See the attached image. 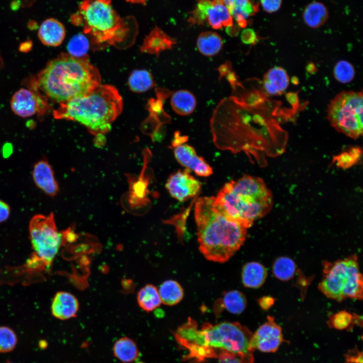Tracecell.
<instances>
[{
    "mask_svg": "<svg viewBox=\"0 0 363 363\" xmlns=\"http://www.w3.org/2000/svg\"><path fill=\"white\" fill-rule=\"evenodd\" d=\"M354 319V317L350 313L341 311L332 315L329 318V323L331 327L338 330H343L350 327Z\"/></svg>",
    "mask_w": 363,
    "mask_h": 363,
    "instance_id": "cell-34",
    "label": "cell"
},
{
    "mask_svg": "<svg viewBox=\"0 0 363 363\" xmlns=\"http://www.w3.org/2000/svg\"><path fill=\"white\" fill-rule=\"evenodd\" d=\"M187 137L175 134L172 142L174 155L177 161L186 169L193 171L200 176L207 177L213 173L211 167L202 157L198 156L194 148L184 144Z\"/></svg>",
    "mask_w": 363,
    "mask_h": 363,
    "instance_id": "cell-11",
    "label": "cell"
},
{
    "mask_svg": "<svg viewBox=\"0 0 363 363\" xmlns=\"http://www.w3.org/2000/svg\"><path fill=\"white\" fill-rule=\"evenodd\" d=\"M362 91H343L336 95L327 106V118L338 132L356 139L362 134Z\"/></svg>",
    "mask_w": 363,
    "mask_h": 363,
    "instance_id": "cell-9",
    "label": "cell"
},
{
    "mask_svg": "<svg viewBox=\"0 0 363 363\" xmlns=\"http://www.w3.org/2000/svg\"><path fill=\"white\" fill-rule=\"evenodd\" d=\"M158 290L162 304L166 306L175 305L184 297V289L179 283L175 280L164 281Z\"/></svg>",
    "mask_w": 363,
    "mask_h": 363,
    "instance_id": "cell-26",
    "label": "cell"
},
{
    "mask_svg": "<svg viewBox=\"0 0 363 363\" xmlns=\"http://www.w3.org/2000/svg\"><path fill=\"white\" fill-rule=\"evenodd\" d=\"M362 286L356 256L323 263V277L318 288L327 297L339 301L348 298L361 300Z\"/></svg>",
    "mask_w": 363,
    "mask_h": 363,
    "instance_id": "cell-7",
    "label": "cell"
},
{
    "mask_svg": "<svg viewBox=\"0 0 363 363\" xmlns=\"http://www.w3.org/2000/svg\"><path fill=\"white\" fill-rule=\"evenodd\" d=\"M221 1L241 28L246 27L248 18L254 15L258 11V5L254 0Z\"/></svg>",
    "mask_w": 363,
    "mask_h": 363,
    "instance_id": "cell-18",
    "label": "cell"
},
{
    "mask_svg": "<svg viewBox=\"0 0 363 363\" xmlns=\"http://www.w3.org/2000/svg\"><path fill=\"white\" fill-rule=\"evenodd\" d=\"M11 209L9 205L0 200V223L6 221L10 216Z\"/></svg>",
    "mask_w": 363,
    "mask_h": 363,
    "instance_id": "cell-37",
    "label": "cell"
},
{
    "mask_svg": "<svg viewBox=\"0 0 363 363\" xmlns=\"http://www.w3.org/2000/svg\"><path fill=\"white\" fill-rule=\"evenodd\" d=\"M114 355L123 362L135 360L139 356V351L135 342L127 337L118 339L113 347Z\"/></svg>",
    "mask_w": 363,
    "mask_h": 363,
    "instance_id": "cell-27",
    "label": "cell"
},
{
    "mask_svg": "<svg viewBox=\"0 0 363 363\" xmlns=\"http://www.w3.org/2000/svg\"><path fill=\"white\" fill-rule=\"evenodd\" d=\"M334 76L338 82L346 84L351 82L355 76L353 66L348 62L341 60L338 62L333 70Z\"/></svg>",
    "mask_w": 363,
    "mask_h": 363,
    "instance_id": "cell-32",
    "label": "cell"
},
{
    "mask_svg": "<svg viewBox=\"0 0 363 363\" xmlns=\"http://www.w3.org/2000/svg\"><path fill=\"white\" fill-rule=\"evenodd\" d=\"M170 105L172 110L177 114L187 115L194 111L197 105V100L191 92L181 89L172 94Z\"/></svg>",
    "mask_w": 363,
    "mask_h": 363,
    "instance_id": "cell-23",
    "label": "cell"
},
{
    "mask_svg": "<svg viewBox=\"0 0 363 363\" xmlns=\"http://www.w3.org/2000/svg\"><path fill=\"white\" fill-rule=\"evenodd\" d=\"M198 51L204 56H213L221 50L223 41L216 32L207 31L201 33L196 43Z\"/></svg>",
    "mask_w": 363,
    "mask_h": 363,
    "instance_id": "cell-24",
    "label": "cell"
},
{
    "mask_svg": "<svg viewBox=\"0 0 363 363\" xmlns=\"http://www.w3.org/2000/svg\"><path fill=\"white\" fill-rule=\"evenodd\" d=\"M123 99L117 89L101 85L84 95L60 103L53 111L56 119L76 121L94 135H103L121 113Z\"/></svg>",
    "mask_w": 363,
    "mask_h": 363,
    "instance_id": "cell-5",
    "label": "cell"
},
{
    "mask_svg": "<svg viewBox=\"0 0 363 363\" xmlns=\"http://www.w3.org/2000/svg\"><path fill=\"white\" fill-rule=\"evenodd\" d=\"M6 363H13V362H6Z\"/></svg>",
    "mask_w": 363,
    "mask_h": 363,
    "instance_id": "cell-43",
    "label": "cell"
},
{
    "mask_svg": "<svg viewBox=\"0 0 363 363\" xmlns=\"http://www.w3.org/2000/svg\"><path fill=\"white\" fill-rule=\"evenodd\" d=\"M329 13L326 7L322 3L313 2L305 8L303 20L306 24L312 28H317L327 20Z\"/></svg>",
    "mask_w": 363,
    "mask_h": 363,
    "instance_id": "cell-25",
    "label": "cell"
},
{
    "mask_svg": "<svg viewBox=\"0 0 363 363\" xmlns=\"http://www.w3.org/2000/svg\"><path fill=\"white\" fill-rule=\"evenodd\" d=\"M188 21L193 24H208L215 29L233 25V18L221 0H199Z\"/></svg>",
    "mask_w": 363,
    "mask_h": 363,
    "instance_id": "cell-10",
    "label": "cell"
},
{
    "mask_svg": "<svg viewBox=\"0 0 363 363\" xmlns=\"http://www.w3.org/2000/svg\"><path fill=\"white\" fill-rule=\"evenodd\" d=\"M262 8L267 13L277 12L280 8L282 0H260Z\"/></svg>",
    "mask_w": 363,
    "mask_h": 363,
    "instance_id": "cell-35",
    "label": "cell"
},
{
    "mask_svg": "<svg viewBox=\"0 0 363 363\" xmlns=\"http://www.w3.org/2000/svg\"><path fill=\"white\" fill-rule=\"evenodd\" d=\"M17 343V337L10 327H0V352L7 353L12 351Z\"/></svg>",
    "mask_w": 363,
    "mask_h": 363,
    "instance_id": "cell-33",
    "label": "cell"
},
{
    "mask_svg": "<svg viewBox=\"0 0 363 363\" xmlns=\"http://www.w3.org/2000/svg\"><path fill=\"white\" fill-rule=\"evenodd\" d=\"M296 269L294 262L286 257L278 258L272 265V272L274 276L282 281H287L293 278Z\"/></svg>",
    "mask_w": 363,
    "mask_h": 363,
    "instance_id": "cell-30",
    "label": "cell"
},
{
    "mask_svg": "<svg viewBox=\"0 0 363 363\" xmlns=\"http://www.w3.org/2000/svg\"><path fill=\"white\" fill-rule=\"evenodd\" d=\"M252 335L238 322L205 323L200 329L196 324L187 336L186 347L189 357L198 362L217 357L220 353L226 351L239 357L241 363H253Z\"/></svg>",
    "mask_w": 363,
    "mask_h": 363,
    "instance_id": "cell-4",
    "label": "cell"
},
{
    "mask_svg": "<svg viewBox=\"0 0 363 363\" xmlns=\"http://www.w3.org/2000/svg\"><path fill=\"white\" fill-rule=\"evenodd\" d=\"M256 35L253 30L246 29L241 34V40L246 43H251L255 41Z\"/></svg>",
    "mask_w": 363,
    "mask_h": 363,
    "instance_id": "cell-38",
    "label": "cell"
},
{
    "mask_svg": "<svg viewBox=\"0 0 363 363\" xmlns=\"http://www.w3.org/2000/svg\"><path fill=\"white\" fill-rule=\"evenodd\" d=\"M10 104L12 111L22 117L33 115L39 107V101L36 94L25 88H21L14 94Z\"/></svg>",
    "mask_w": 363,
    "mask_h": 363,
    "instance_id": "cell-15",
    "label": "cell"
},
{
    "mask_svg": "<svg viewBox=\"0 0 363 363\" xmlns=\"http://www.w3.org/2000/svg\"><path fill=\"white\" fill-rule=\"evenodd\" d=\"M29 231L33 252L27 266L32 270L49 269L65 239L63 231L57 229L53 214L33 216Z\"/></svg>",
    "mask_w": 363,
    "mask_h": 363,
    "instance_id": "cell-8",
    "label": "cell"
},
{
    "mask_svg": "<svg viewBox=\"0 0 363 363\" xmlns=\"http://www.w3.org/2000/svg\"><path fill=\"white\" fill-rule=\"evenodd\" d=\"M220 363H241L237 355L226 351L220 353L217 357Z\"/></svg>",
    "mask_w": 363,
    "mask_h": 363,
    "instance_id": "cell-36",
    "label": "cell"
},
{
    "mask_svg": "<svg viewBox=\"0 0 363 363\" xmlns=\"http://www.w3.org/2000/svg\"><path fill=\"white\" fill-rule=\"evenodd\" d=\"M218 307V311L220 309H225L228 312L234 314H241L246 309L247 301L245 295L237 290H230L225 292L222 298L218 300L215 303Z\"/></svg>",
    "mask_w": 363,
    "mask_h": 363,
    "instance_id": "cell-22",
    "label": "cell"
},
{
    "mask_svg": "<svg viewBox=\"0 0 363 363\" xmlns=\"http://www.w3.org/2000/svg\"><path fill=\"white\" fill-rule=\"evenodd\" d=\"M267 276L266 268L259 262L247 263L242 268V283L246 287L258 288L261 287L265 282Z\"/></svg>",
    "mask_w": 363,
    "mask_h": 363,
    "instance_id": "cell-21",
    "label": "cell"
},
{
    "mask_svg": "<svg viewBox=\"0 0 363 363\" xmlns=\"http://www.w3.org/2000/svg\"><path fill=\"white\" fill-rule=\"evenodd\" d=\"M283 340L281 329L271 317L263 324L253 334L251 347L253 351L257 349L265 352L275 351Z\"/></svg>",
    "mask_w": 363,
    "mask_h": 363,
    "instance_id": "cell-13",
    "label": "cell"
},
{
    "mask_svg": "<svg viewBox=\"0 0 363 363\" xmlns=\"http://www.w3.org/2000/svg\"><path fill=\"white\" fill-rule=\"evenodd\" d=\"M32 178L35 185L45 194L53 197L59 192V186L52 167L46 159L37 161L33 167Z\"/></svg>",
    "mask_w": 363,
    "mask_h": 363,
    "instance_id": "cell-14",
    "label": "cell"
},
{
    "mask_svg": "<svg viewBox=\"0 0 363 363\" xmlns=\"http://www.w3.org/2000/svg\"><path fill=\"white\" fill-rule=\"evenodd\" d=\"M134 363H144V362H142V361H137V362H134Z\"/></svg>",
    "mask_w": 363,
    "mask_h": 363,
    "instance_id": "cell-42",
    "label": "cell"
},
{
    "mask_svg": "<svg viewBox=\"0 0 363 363\" xmlns=\"http://www.w3.org/2000/svg\"><path fill=\"white\" fill-rule=\"evenodd\" d=\"M127 2L134 4L145 5L147 0H126Z\"/></svg>",
    "mask_w": 363,
    "mask_h": 363,
    "instance_id": "cell-40",
    "label": "cell"
},
{
    "mask_svg": "<svg viewBox=\"0 0 363 363\" xmlns=\"http://www.w3.org/2000/svg\"><path fill=\"white\" fill-rule=\"evenodd\" d=\"M38 36L44 45L57 46L62 43L65 38V27L57 19L48 18L41 24L38 29Z\"/></svg>",
    "mask_w": 363,
    "mask_h": 363,
    "instance_id": "cell-17",
    "label": "cell"
},
{
    "mask_svg": "<svg viewBox=\"0 0 363 363\" xmlns=\"http://www.w3.org/2000/svg\"><path fill=\"white\" fill-rule=\"evenodd\" d=\"M189 172L186 169L178 170L169 176L165 184L169 194L178 201L184 202L194 198L201 190V183Z\"/></svg>",
    "mask_w": 363,
    "mask_h": 363,
    "instance_id": "cell-12",
    "label": "cell"
},
{
    "mask_svg": "<svg viewBox=\"0 0 363 363\" xmlns=\"http://www.w3.org/2000/svg\"><path fill=\"white\" fill-rule=\"evenodd\" d=\"M101 83L98 70L87 56L70 54L62 53L49 61L38 77L40 89L59 103L88 94Z\"/></svg>",
    "mask_w": 363,
    "mask_h": 363,
    "instance_id": "cell-2",
    "label": "cell"
},
{
    "mask_svg": "<svg viewBox=\"0 0 363 363\" xmlns=\"http://www.w3.org/2000/svg\"><path fill=\"white\" fill-rule=\"evenodd\" d=\"M260 307L264 310H268L274 303V299L271 296H264L258 300Z\"/></svg>",
    "mask_w": 363,
    "mask_h": 363,
    "instance_id": "cell-39",
    "label": "cell"
},
{
    "mask_svg": "<svg viewBox=\"0 0 363 363\" xmlns=\"http://www.w3.org/2000/svg\"><path fill=\"white\" fill-rule=\"evenodd\" d=\"M215 200L230 218L247 228L268 214L273 204L272 193L264 180L248 174L226 183Z\"/></svg>",
    "mask_w": 363,
    "mask_h": 363,
    "instance_id": "cell-6",
    "label": "cell"
},
{
    "mask_svg": "<svg viewBox=\"0 0 363 363\" xmlns=\"http://www.w3.org/2000/svg\"><path fill=\"white\" fill-rule=\"evenodd\" d=\"M199 249L212 262H227L242 246L247 229L230 218L214 197L199 198L194 208Z\"/></svg>",
    "mask_w": 363,
    "mask_h": 363,
    "instance_id": "cell-1",
    "label": "cell"
},
{
    "mask_svg": "<svg viewBox=\"0 0 363 363\" xmlns=\"http://www.w3.org/2000/svg\"><path fill=\"white\" fill-rule=\"evenodd\" d=\"M71 21L82 25L84 33L98 45L126 48L134 43L138 33L134 18H122L111 0H83Z\"/></svg>",
    "mask_w": 363,
    "mask_h": 363,
    "instance_id": "cell-3",
    "label": "cell"
},
{
    "mask_svg": "<svg viewBox=\"0 0 363 363\" xmlns=\"http://www.w3.org/2000/svg\"><path fill=\"white\" fill-rule=\"evenodd\" d=\"M128 84L130 90L141 93L153 88L154 81L151 74L147 70H135L129 77Z\"/></svg>",
    "mask_w": 363,
    "mask_h": 363,
    "instance_id": "cell-29",
    "label": "cell"
},
{
    "mask_svg": "<svg viewBox=\"0 0 363 363\" xmlns=\"http://www.w3.org/2000/svg\"><path fill=\"white\" fill-rule=\"evenodd\" d=\"M89 41L82 34L74 36L68 44L69 54L75 57H84L89 49Z\"/></svg>",
    "mask_w": 363,
    "mask_h": 363,
    "instance_id": "cell-31",
    "label": "cell"
},
{
    "mask_svg": "<svg viewBox=\"0 0 363 363\" xmlns=\"http://www.w3.org/2000/svg\"><path fill=\"white\" fill-rule=\"evenodd\" d=\"M79 308L78 300L73 294L61 291L53 297L51 311L55 318L65 320L76 317Z\"/></svg>",
    "mask_w": 363,
    "mask_h": 363,
    "instance_id": "cell-16",
    "label": "cell"
},
{
    "mask_svg": "<svg viewBox=\"0 0 363 363\" xmlns=\"http://www.w3.org/2000/svg\"><path fill=\"white\" fill-rule=\"evenodd\" d=\"M176 43L174 38L156 27L146 37L142 49L146 52L158 55L162 51L172 48Z\"/></svg>",
    "mask_w": 363,
    "mask_h": 363,
    "instance_id": "cell-19",
    "label": "cell"
},
{
    "mask_svg": "<svg viewBox=\"0 0 363 363\" xmlns=\"http://www.w3.org/2000/svg\"><path fill=\"white\" fill-rule=\"evenodd\" d=\"M137 299L139 307L147 312L153 311L162 304L158 288L150 284L146 285L139 290Z\"/></svg>",
    "mask_w": 363,
    "mask_h": 363,
    "instance_id": "cell-28",
    "label": "cell"
},
{
    "mask_svg": "<svg viewBox=\"0 0 363 363\" xmlns=\"http://www.w3.org/2000/svg\"><path fill=\"white\" fill-rule=\"evenodd\" d=\"M289 79L285 70L279 67L269 69L264 75L263 85L266 92L271 95L282 94L287 88Z\"/></svg>",
    "mask_w": 363,
    "mask_h": 363,
    "instance_id": "cell-20",
    "label": "cell"
},
{
    "mask_svg": "<svg viewBox=\"0 0 363 363\" xmlns=\"http://www.w3.org/2000/svg\"><path fill=\"white\" fill-rule=\"evenodd\" d=\"M355 363H362V361H356V362H355Z\"/></svg>",
    "mask_w": 363,
    "mask_h": 363,
    "instance_id": "cell-41",
    "label": "cell"
}]
</instances>
